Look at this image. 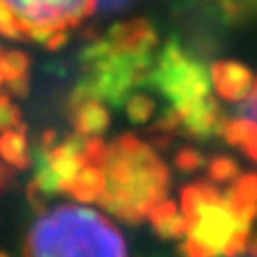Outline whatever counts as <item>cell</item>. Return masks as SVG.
Here are the masks:
<instances>
[{
  "instance_id": "5",
  "label": "cell",
  "mask_w": 257,
  "mask_h": 257,
  "mask_svg": "<svg viewBox=\"0 0 257 257\" xmlns=\"http://www.w3.org/2000/svg\"><path fill=\"white\" fill-rule=\"evenodd\" d=\"M215 82L219 92L230 99H242L251 88L248 71L240 69L238 65H221L215 71Z\"/></svg>"
},
{
  "instance_id": "4",
  "label": "cell",
  "mask_w": 257,
  "mask_h": 257,
  "mask_svg": "<svg viewBox=\"0 0 257 257\" xmlns=\"http://www.w3.org/2000/svg\"><path fill=\"white\" fill-rule=\"evenodd\" d=\"M240 101L242 103L236 112V118L230 126V136L244 147L249 139L257 136V80Z\"/></svg>"
},
{
  "instance_id": "2",
  "label": "cell",
  "mask_w": 257,
  "mask_h": 257,
  "mask_svg": "<svg viewBox=\"0 0 257 257\" xmlns=\"http://www.w3.org/2000/svg\"><path fill=\"white\" fill-rule=\"evenodd\" d=\"M244 198L194 189L185 200V229L196 257L227 253L242 246L248 229Z\"/></svg>"
},
{
  "instance_id": "1",
  "label": "cell",
  "mask_w": 257,
  "mask_h": 257,
  "mask_svg": "<svg viewBox=\"0 0 257 257\" xmlns=\"http://www.w3.org/2000/svg\"><path fill=\"white\" fill-rule=\"evenodd\" d=\"M25 257H128V246L105 213L71 202L54 206L35 219Z\"/></svg>"
},
{
  "instance_id": "7",
  "label": "cell",
  "mask_w": 257,
  "mask_h": 257,
  "mask_svg": "<svg viewBox=\"0 0 257 257\" xmlns=\"http://www.w3.org/2000/svg\"><path fill=\"white\" fill-rule=\"evenodd\" d=\"M244 147L248 149L249 155H251V156H253V158L257 160V136H255L253 139H249V141L246 143V145H244Z\"/></svg>"
},
{
  "instance_id": "3",
  "label": "cell",
  "mask_w": 257,
  "mask_h": 257,
  "mask_svg": "<svg viewBox=\"0 0 257 257\" xmlns=\"http://www.w3.org/2000/svg\"><path fill=\"white\" fill-rule=\"evenodd\" d=\"M99 0H0V33L57 44L97 10Z\"/></svg>"
},
{
  "instance_id": "6",
  "label": "cell",
  "mask_w": 257,
  "mask_h": 257,
  "mask_svg": "<svg viewBox=\"0 0 257 257\" xmlns=\"http://www.w3.org/2000/svg\"><path fill=\"white\" fill-rule=\"evenodd\" d=\"M132 0H99L97 6H101L103 10H110V12H116V10L126 8Z\"/></svg>"
}]
</instances>
